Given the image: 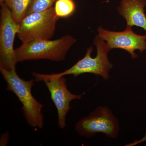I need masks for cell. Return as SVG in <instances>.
<instances>
[{"mask_svg": "<svg viewBox=\"0 0 146 146\" xmlns=\"http://www.w3.org/2000/svg\"><path fill=\"white\" fill-rule=\"evenodd\" d=\"M5 1V0H0V4H1V5L3 3H4Z\"/></svg>", "mask_w": 146, "mask_h": 146, "instance_id": "5bb4252c", "label": "cell"}, {"mask_svg": "<svg viewBox=\"0 0 146 146\" xmlns=\"http://www.w3.org/2000/svg\"><path fill=\"white\" fill-rule=\"evenodd\" d=\"M9 135L7 132L2 134L1 138V146H6L9 141Z\"/></svg>", "mask_w": 146, "mask_h": 146, "instance_id": "4fadbf2b", "label": "cell"}, {"mask_svg": "<svg viewBox=\"0 0 146 146\" xmlns=\"http://www.w3.org/2000/svg\"><path fill=\"white\" fill-rule=\"evenodd\" d=\"M94 44L96 46L97 54L95 58L91 56L94 51L92 47L87 49L84 57L78 60L74 65L62 72L53 74L55 77L73 75L75 77L82 74L90 73L100 76L105 80L109 78V71L113 65L109 62L108 54L110 49L107 43L97 36L94 40Z\"/></svg>", "mask_w": 146, "mask_h": 146, "instance_id": "277c9868", "label": "cell"}, {"mask_svg": "<svg viewBox=\"0 0 146 146\" xmlns=\"http://www.w3.org/2000/svg\"><path fill=\"white\" fill-rule=\"evenodd\" d=\"M54 8L58 18H68L75 11V3L74 0H57Z\"/></svg>", "mask_w": 146, "mask_h": 146, "instance_id": "8fae6325", "label": "cell"}, {"mask_svg": "<svg viewBox=\"0 0 146 146\" xmlns=\"http://www.w3.org/2000/svg\"><path fill=\"white\" fill-rule=\"evenodd\" d=\"M99 37L106 41L110 49L119 48L129 53L133 59L138 57L136 50L142 52L146 50V35H140L134 33L131 27L127 26L123 31L113 32L102 28L98 29Z\"/></svg>", "mask_w": 146, "mask_h": 146, "instance_id": "ba28073f", "label": "cell"}, {"mask_svg": "<svg viewBox=\"0 0 146 146\" xmlns=\"http://www.w3.org/2000/svg\"><path fill=\"white\" fill-rule=\"evenodd\" d=\"M146 0H121L118 11L125 18L127 26L140 27L146 31Z\"/></svg>", "mask_w": 146, "mask_h": 146, "instance_id": "9c48e42d", "label": "cell"}, {"mask_svg": "<svg viewBox=\"0 0 146 146\" xmlns=\"http://www.w3.org/2000/svg\"><path fill=\"white\" fill-rule=\"evenodd\" d=\"M75 129L79 135L86 138L103 133L115 139L119 134V124L118 118L109 108L100 106L80 120L76 124Z\"/></svg>", "mask_w": 146, "mask_h": 146, "instance_id": "5b68a950", "label": "cell"}, {"mask_svg": "<svg viewBox=\"0 0 146 146\" xmlns=\"http://www.w3.org/2000/svg\"><path fill=\"white\" fill-rule=\"evenodd\" d=\"M58 18L54 7L44 11L33 12L25 16L19 24L17 35L22 44L52 38Z\"/></svg>", "mask_w": 146, "mask_h": 146, "instance_id": "3957f363", "label": "cell"}, {"mask_svg": "<svg viewBox=\"0 0 146 146\" xmlns=\"http://www.w3.org/2000/svg\"><path fill=\"white\" fill-rule=\"evenodd\" d=\"M31 1V0H5L4 3L10 9L14 21L19 24L25 16Z\"/></svg>", "mask_w": 146, "mask_h": 146, "instance_id": "30bf717a", "label": "cell"}, {"mask_svg": "<svg viewBox=\"0 0 146 146\" xmlns=\"http://www.w3.org/2000/svg\"><path fill=\"white\" fill-rule=\"evenodd\" d=\"M76 41L73 36L66 35L54 40H34L22 44L15 49L16 63L39 59L63 61Z\"/></svg>", "mask_w": 146, "mask_h": 146, "instance_id": "7a4b0ae2", "label": "cell"}, {"mask_svg": "<svg viewBox=\"0 0 146 146\" xmlns=\"http://www.w3.org/2000/svg\"><path fill=\"white\" fill-rule=\"evenodd\" d=\"M35 81H43L49 91L51 98L58 112V125L60 129L66 126V117L71 109L70 104L73 100H80L82 95H76L68 89L64 76L55 77L52 74L33 72Z\"/></svg>", "mask_w": 146, "mask_h": 146, "instance_id": "8992f818", "label": "cell"}, {"mask_svg": "<svg viewBox=\"0 0 146 146\" xmlns=\"http://www.w3.org/2000/svg\"><path fill=\"white\" fill-rule=\"evenodd\" d=\"M56 1V0H31L27 10L26 16L33 12L47 10L52 7L53 5Z\"/></svg>", "mask_w": 146, "mask_h": 146, "instance_id": "7c38bea8", "label": "cell"}, {"mask_svg": "<svg viewBox=\"0 0 146 146\" xmlns=\"http://www.w3.org/2000/svg\"><path fill=\"white\" fill-rule=\"evenodd\" d=\"M0 71L7 84V89L13 92L23 105L22 110L28 124L32 127L42 128L44 124L42 114L43 105L33 96L31 90L35 80H25L17 74L16 68L7 70L0 67Z\"/></svg>", "mask_w": 146, "mask_h": 146, "instance_id": "6da1fadb", "label": "cell"}, {"mask_svg": "<svg viewBox=\"0 0 146 146\" xmlns=\"http://www.w3.org/2000/svg\"><path fill=\"white\" fill-rule=\"evenodd\" d=\"M0 18V67L7 70L16 68L14 40L18 33L19 24L16 23L11 11L5 3L1 5Z\"/></svg>", "mask_w": 146, "mask_h": 146, "instance_id": "52a82bcc", "label": "cell"}]
</instances>
